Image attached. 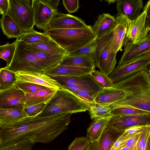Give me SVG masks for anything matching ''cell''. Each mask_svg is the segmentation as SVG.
Segmentation results:
<instances>
[{
    "label": "cell",
    "instance_id": "obj_44",
    "mask_svg": "<svg viewBox=\"0 0 150 150\" xmlns=\"http://www.w3.org/2000/svg\"><path fill=\"white\" fill-rule=\"evenodd\" d=\"M9 8V0H0V10L2 15L8 13Z\"/></svg>",
    "mask_w": 150,
    "mask_h": 150
},
{
    "label": "cell",
    "instance_id": "obj_10",
    "mask_svg": "<svg viewBox=\"0 0 150 150\" xmlns=\"http://www.w3.org/2000/svg\"><path fill=\"white\" fill-rule=\"evenodd\" d=\"M150 125V114L131 116H110L107 125L117 130H125L134 126Z\"/></svg>",
    "mask_w": 150,
    "mask_h": 150
},
{
    "label": "cell",
    "instance_id": "obj_32",
    "mask_svg": "<svg viewBox=\"0 0 150 150\" xmlns=\"http://www.w3.org/2000/svg\"><path fill=\"white\" fill-rule=\"evenodd\" d=\"M34 143L30 139L21 140L0 147V150H31Z\"/></svg>",
    "mask_w": 150,
    "mask_h": 150
},
{
    "label": "cell",
    "instance_id": "obj_38",
    "mask_svg": "<svg viewBox=\"0 0 150 150\" xmlns=\"http://www.w3.org/2000/svg\"><path fill=\"white\" fill-rule=\"evenodd\" d=\"M90 144V143L86 137H77L75 138L70 144L68 150H82Z\"/></svg>",
    "mask_w": 150,
    "mask_h": 150
},
{
    "label": "cell",
    "instance_id": "obj_47",
    "mask_svg": "<svg viewBox=\"0 0 150 150\" xmlns=\"http://www.w3.org/2000/svg\"><path fill=\"white\" fill-rule=\"evenodd\" d=\"M144 150H150V139L148 141Z\"/></svg>",
    "mask_w": 150,
    "mask_h": 150
},
{
    "label": "cell",
    "instance_id": "obj_5",
    "mask_svg": "<svg viewBox=\"0 0 150 150\" xmlns=\"http://www.w3.org/2000/svg\"><path fill=\"white\" fill-rule=\"evenodd\" d=\"M8 14L24 33L33 29L34 4L35 0H9Z\"/></svg>",
    "mask_w": 150,
    "mask_h": 150
},
{
    "label": "cell",
    "instance_id": "obj_11",
    "mask_svg": "<svg viewBox=\"0 0 150 150\" xmlns=\"http://www.w3.org/2000/svg\"><path fill=\"white\" fill-rule=\"evenodd\" d=\"M25 100L24 93L14 85L0 91V108L23 109Z\"/></svg>",
    "mask_w": 150,
    "mask_h": 150
},
{
    "label": "cell",
    "instance_id": "obj_30",
    "mask_svg": "<svg viewBox=\"0 0 150 150\" xmlns=\"http://www.w3.org/2000/svg\"><path fill=\"white\" fill-rule=\"evenodd\" d=\"M150 114V112L140 109L121 106L112 109L110 116L137 115Z\"/></svg>",
    "mask_w": 150,
    "mask_h": 150
},
{
    "label": "cell",
    "instance_id": "obj_12",
    "mask_svg": "<svg viewBox=\"0 0 150 150\" xmlns=\"http://www.w3.org/2000/svg\"><path fill=\"white\" fill-rule=\"evenodd\" d=\"M116 1L118 16L129 21L135 20L139 16L143 6L142 0H117Z\"/></svg>",
    "mask_w": 150,
    "mask_h": 150
},
{
    "label": "cell",
    "instance_id": "obj_20",
    "mask_svg": "<svg viewBox=\"0 0 150 150\" xmlns=\"http://www.w3.org/2000/svg\"><path fill=\"white\" fill-rule=\"evenodd\" d=\"M115 19L116 23L113 30L111 46L113 51L117 54L123 46L128 22L127 20L123 17L118 16Z\"/></svg>",
    "mask_w": 150,
    "mask_h": 150
},
{
    "label": "cell",
    "instance_id": "obj_2",
    "mask_svg": "<svg viewBox=\"0 0 150 150\" xmlns=\"http://www.w3.org/2000/svg\"><path fill=\"white\" fill-rule=\"evenodd\" d=\"M16 47L12 61L6 68L15 72L43 74L59 63L43 59L17 38Z\"/></svg>",
    "mask_w": 150,
    "mask_h": 150
},
{
    "label": "cell",
    "instance_id": "obj_8",
    "mask_svg": "<svg viewBox=\"0 0 150 150\" xmlns=\"http://www.w3.org/2000/svg\"><path fill=\"white\" fill-rule=\"evenodd\" d=\"M89 26L77 16L64 14L57 10L53 13L51 19L47 26L45 30L84 29Z\"/></svg>",
    "mask_w": 150,
    "mask_h": 150
},
{
    "label": "cell",
    "instance_id": "obj_33",
    "mask_svg": "<svg viewBox=\"0 0 150 150\" xmlns=\"http://www.w3.org/2000/svg\"><path fill=\"white\" fill-rule=\"evenodd\" d=\"M14 85L22 90L25 94L49 89L42 86L19 80H17Z\"/></svg>",
    "mask_w": 150,
    "mask_h": 150
},
{
    "label": "cell",
    "instance_id": "obj_52",
    "mask_svg": "<svg viewBox=\"0 0 150 150\" xmlns=\"http://www.w3.org/2000/svg\"></svg>",
    "mask_w": 150,
    "mask_h": 150
},
{
    "label": "cell",
    "instance_id": "obj_16",
    "mask_svg": "<svg viewBox=\"0 0 150 150\" xmlns=\"http://www.w3.org/2000/svg\"><path fill=\"white\" fill-rule=\"evenodd\" d=\"M15 73L17 80L33 83L56 90L63 88L56 80L44 74Z\"/></svg>",
    "mask_w": 150,
    "mask_h": 150
},
{
    "label": "cell",
    "instance_id": "obj_19",
    "mask_svg": "<svg viewBox=\"0 0 150 150\" xmlns=\"http://www.w3.org/2000/svg\"><path fill=\"white\" fill-rule=\"evenodd\" d=\"M95 69L89 68L59 64L43 74L53 76H79L90 74Z\"/></svg>",
    "mask_w": 150,
    "mask_h": 150
},
{
    "label": "cell",
    "instance_id": "obj_23",
    "mask_svg": "<svg viewBox=\"0 0 150 150\" xmlns=\"http://www.w3.org/2000/svg\"><path fill=\"white\" fill-rule=\"evenodd\" d=\"M56 90L49 88L25 93L24 107L42 103L46 104L52 97Z\"/></svg>",
    "mask_w": 150,
    "mask_h": 150
},
{
    "label": "cell",
    "instance_id": "obj_7",
    "mask_svg": "<svg viewBox=\"0 0 150 150\" xmlns=\"http://www.w3.org/2000/svg\"><path fill=\"white\" fill-rule=\"evenodd\" d=\"M150 51L115 67L109 77L114 83L120 82L139 71L149 69Z\"/></svg>",
    "mask_w": 150,
    "mask_h": 150
},
{
    "label": "cell",
    "instance_id": "obj_48",
    "mask_svg": "<svg viewBox=\"0 0 150 150\" xmlns=\"http://www.w3.org/2000/svg\"><path fill=\"white\" fill-rule=\"evenodd\" d=\"M82 150H90V144Z\"/></svg>",
    "mask_w": 150,
    "mask_h": 150
},
{
    "label": "cell",
    "instance_id": "obj_43",
    "mask_svg": "<svg viewBox=\"0 0 150 150\" xmlns=\"http://www.w3.org/2000/svg\"><path fill=\"white\" fill-rule=\"evenodd\" d=\"M146 126L140 125L130 127L126 129L125 132L127 135H135L142 132Z\"/></svg>",
    "mask_w": 150,
    "mask_h": 150
},
{
    "label": "cell",
    "instance_id": "obj_41",
    "mask_svg": "<svg viewBox=\"0 0 150 150\" xmlns=\"http://www.w3.org/2000/svg\"><path fill=\"white\" fill-rule=\"evenodd\" d=\"M141 132L134 135L128 140L124 142L121 144L120 147L121 146H124L127 147L129 150H134L137 145L138 141L141 135Z\"/></svg>",
    "mask_w": 150,
    "mask_h": 150
},
{
    "label": "cell",
    "instance_id": "obj_13",
    "mask_svg": "<svg viewBox=\"0 0 150 150\" xmlns=\"http://www.w3.org/2000/svg\"><path fill=\"white\" fill-rule=\"evenodd\" d=\"M150 51V35L135 43L125 46L124 50L118 65L124 64L146 52Z\"/></svg>",
    "mask_w": 150,
    "mask_h": 150
},
{
    "label": "cell",
    "instance_id": "obj_37",
    "mask_svg": "<svg viewBox=\"0 0 150 150\" xmlns=\"http://www.w3.org/2000/svg\"><path fill=\"white\" fill-rule=\"evenodd\" d=\"M150 139V125H148L145 127L141 132L137 143V150H144Z\"/></svg>",
    "mask_w": 150,
    "mask_h": 150
},
{
    "label": "cell",
    "instance_id": "obj_17",
    "mask_svg": "<svg viewBox=\"0 0 150 150\" xmlns=\"http://www.w3.org/2000/svg\"><path fill=\"white\" fill-rule=\"evenodd\" d=\"M54 11L41 0H35L34 4L35 25L38 28L45 30Z\"/></svg>",
    "mask_w": 150,
    "mask_h": 150
},
{
    "label": "cell",
    "instance_id": "obj_29",
    "mask_svg": "<svg viewBox=\"0 0 150 150\" xmlns=\"http://www.w3.org/2000/svg\"><path fill=\"white\" fill-rule=\"evenodd\" d=\"M109 105H103L95 104L90 106L88 111L91 118L93 120L103 118L110 116L112 111Z\"/></svg>",
    "mask_w": 150,
    "mask_h": 150
},
{
    "label": "cell",
    "instance_id": "obj_36",
    "mask_svg": "<svg viewBox=\"0 0 150 150\" xmlns=\"http://www.w3.org/2000/svg\"><path fill=\"white\" fill-rule=\"evenodd\" d=\"M90 74L94 79L103 88L111 87L114 85V83L108 76L100 71L95 69Z\"/></svg>",
    "mask_w": 150,
    "mask_h": 150
},
{
    "label": "cell",
    "instance_id": "obj_45",
    "mask_svg": "<svg viewBox=\"0 0 150 150\" xmlns=\"http://www.w3.org/2000/svg\"><path fill=\"white\" fill-rule=\"evenodd\" d=\"M41 1L51 8L54 11L57 10V8L60 0H41Z\"/></svg>",
    "mask_w": 150,
    "mask_h": 150
},
{
    "label": "cell",
    "instance_id": "obj_49",
    "mask_svg": "<svg viewBox=\"0 0 150 150\" xmlns=\"http://www.w3.org/2000/svg\"><path fill=\"white\" fill-rule=\"evenodd\" d=\"M106 1H107L109 4H110L114 3L116 1V0H107Z\"/></svg>",
    "mask_w": 150,
    "mask_h": 150
},
{
    "label": "cell",
    "instance_id": "obj_31",
    "mask_svg": "<svg viewBox=\"0 0 150 150\" xmlns=\"http://www.w3.org/2000/svg\"><path fill=\"white\" fill-rule=\"evenodd\" d=\"M16 43L15 40L11 44L8 42L4 45H0V58L6 62V67H9L12 61L16 50Z\"/></svg>",
    "mask_w": 150,
    "mask_h": 150
},
{
    "label": "cell",
    "instance_id": "obj_34",
    "mask_svg": "<svg viewBox=\"0 0 150 150\" xmlns=\"http://www.w3.org/2000/svg\"><path fill=\"white\" fill-rule=\"evenodd\" d=\"M97 40L96 39L92 42L80 49L71 53L69 56L87 55L91 56L93 59L95 64L96 61L95 51L97 46Z\"/></svg>",
    "mask_w": 150,
    "mask_h": 150
},
{
    "label": "cell",
    "instance_id": "obj_18",
    "mask_svg": "<svg viewBox=\"0 0 150 150\" xmlns=\"http://www.w3.org/2000/svg\"><path fill=\"white\" fill-rule=\"evenodd\" d=\"M115 19L108 13L99 15L92 27L96 39H100L108 34L115 28Z\"/></svg>",
    "mask_w": 150,
    "mask_h": 150
},
{
    "label": "cell",
    "instance_id": "obj_14",
    "mask_svg": "<svg viewBox=\"0 0 150 150\" xmlns=\"http://www.w3.org/2000/svg\"><path fill=\"white\" fill-rule=\"evenodd\" d=\"M107 125L100 138L90 143V150H110L115 143L124 132Z\"/></svg>",
    "mask_w": 150,
    "mask_h": 150
},
{
    "label": "cell",
    "instance_id": "obj_1",
    "mask_svg": "<svg viewBox=\"0 0 150 150\" xmlns=\"http://www.w3.org/2000/svg\"><path fill=\"white\" fill-rule=\"evenodd\" d=\"M112 87L132 94L123 99L110 105L112 109L126 106L150 112V73L149 69L139 71L120 82Z\"/></svg>",
    "mask_w": 150,
    "mask_h": 150
},
{
    "label": "cell",
    "instance_id": "obj_50",
    "mask_svg": "<svg viewBox=\"0 0 150 150\" xmlns=\"http://www.w3.org/2000/svg\"><path fill=\"white\" fill-rule=\"evenodd\" d=\"M134 150H137V145L136 146V147H135V148L134 149Z\"/></svg>",
    "mask_w": 150,
    "mask_h": 150
},
{
    "label": "cell",
    "instance_id": "obj_9",
    "mask_svg": "<svg viewBox=\"0 0 150 150\" xmlns=\"http://www.w3.org/2000/svg\"><path fill=\"white\" fill-rule=\"evenodd\" d=\"M146 13L143 10L142 12L135 20H127V26L123 45L135 43L146 38L149 31L146 28Z\"/></svg>",
    "mask_w": 150,
    "mask_h": 150
},
{
    "label": "cell",
    "instance_id": "obj_40",
    "mask_svg": "<svg viewBox=\"0 0 150 150\" xmlns=\"http://www.w3.org/2000/svg\"><path fill=\"white\" fill-rule=\"evenodd\" d=\"M62 3L69 13L77 11L79 7V1L77 0H63Z\"/></svg>",
    "mask_w": 150,
    "mask_h": 150
},
{
    "label": "cell",
    "instance_id": "obj_28",
    "mask_svg": "<svg viewBox=\"0 0 150 150\" xmlns=\"http://www.w3.org/2000/svg\"><path fill=\"white\" fill-rule=\"evenodd\" d=\"M19 39L29 45L44 42L51 40L49 36L44 33L37 32L34 29L29 32L24 33L23 35Z\"/></svg>",
    "mask_w": 150,
    "mask_h": 150
},
{
    "label": "cell",
    "instance_id": "obj_35",
    "mask_svg": "<svg viewBox=\"0 0 150 150\" xmlns=\"http://www.w3.org/2000/svg\"><path fill=\"white\" fill-rule=\"evenodd\" d=\"M85 75L79 76H47L56 80L64 88L80 81L84 78Z\"/></svg>",
    "mask_w": 150,
    "mask_h": 150
},
{
    "label": "cell",
    "instance_id": "obj_42",
    "mask_svg": "<svg viewBox=\"0 0 150 150\" xmlns=\"http://www.w3.org/2000/svg\"><path fill=\"white\" fill-rule=\"evenodd\" d=\"M134 135H127L124 132L116 140L110 150H116L120 147L122 144Z\"/></svg>",
    "mask_w": 150,
    "mask_h": 150
},
{
    "label": "cell",
    "instance_id": "obj_21",
    "mask_svg": "<svg viewBox=\"0 0 150 150\" xmlns=\"http://www.w3.org/2000/svg\"><path fill=\"white\" fill-rule=\"evenodd\" d=\"M0 27L3 34L8 39L19 38L24 33L8 13L2 16Z\"/></svg>",
    "mask_w": 150,
    "mask_h": 150
},
{
    "label": "cell",
    "instance_id": "obj_27",
    "mask_svg": "<svg viewBox=\"0 0 150 150\" xmlns=\"http://www.w3.org/2000/svg\"><path fill=\"white\" fill-rule=\"evenodd\" d=\"M17 81L15 72L6 67L0 69V91L12 87Z\"/></svg>",
    "mask_w": 150,
    "mask_h": 150
},
{
    "label": "cell",
    "instance_id": "obj_3",
    "mask_svg": "<svg viewBox=\"0 0 150 150\" xmlns=\"http://www.w3.org/2000/svg\"><path fill=\"white\" fill-rule=\"evenodd\" d=\"M43 33L68 54L80 49L96 39L92 27L90 25L84 29L45 30Z\"/></svg>",
    "mask_w": 150,
    "mask_h": 150
},
{
    "label": "cell",
    "instance_id": "obj_26",
    "mask_svg": "<svg viewBox=\"0 0 150 150\" xmlns=\"http://www.w3.org/2000/svg\"><path fill=\"white\" fill-rule=\"evenodd\" d=\"M29 45L38 51L51 55H65L68 54L67 52L52 39L49 41Z\"/></svg>",
    "mask_w": 150,
    "mask_h": 150
},
{
    "label": "cell",
    "instance_id": "obj_6",
    "mask_svg": "<svg viewBox=\"0 0 150 150\" xmlns=\"http://www.w3.org/2000/svg\"><path fill=\"white\" fill-rule=\"evenodd\" d=\"M113 30L97 40L95 51L96 67L99 68L100 72L108 76L111 73L117 63L116 53L111 46Z\"/></svg>",
    "mask_w": 150,
    "mask_h": 150
},
{
    "label": "cell",
    "instance_id": "obj_39",
    "mask_svg": "<svg viewBox=\"0 0 150 150\" xmlns=\"http://www.w3.org/2000/svg\"><path fill=\"white\" fill-rule=\"evenodd\" d=\"M45 104L42 103L24 107L23 110L28 117H35L41 112Z\"/></svg>",
    "mask_w": 150,
    "mask_h": 150
},
{
    "label": "cell",
    "instance_id": "obj_22",
    "mask_svg": "<svg viewBox=\"0 0 150 150\" xmlns=\"http://www.w3.org/2000/svg\"><path fill=\"white\" fill-rule=\"evenodd\" d=\"M59 64L93 69H95L96 67L93 59L91 56L87 55H64Z\"/></svg>",
    "mask_w": 150,
    "mask_h": 150
},
{
    "label": "cell",
    "instance_id": "obj_24",
    "mask_svg": "<svg viewBox=\"0 0 150 150\" xmlns=\"http://www.w3.org/2000/svg\"><path fill=\"white\" fill-rule=\"evenodd\" d=\"M109 117L93 120L87 129L86 137L90 143L100 138L107 126Z\"/></svg>",
    "mask_w": 150,
    "mask_h": 150
},
{
    "label": "cell",
    "instance_id": "obj_51",
    "mask_svg": "<svg viewBox=\"0 0 150 150\" xmlns=\"http://www.w3.org/2000/svg\"><path fill=\"white\" fill-rule=\"evenodd\" d=\"M0 14H2V13H1V11L0 10Z\"/></svg>",
    "mask_w": 150,
    "mask_h": 150
},
{
    "label": "cell",
    "instance_id": "obj_25",
    "mask_svg": "<svg viewBox=\"0 0 150 150\" xmlns=\"http://www.w3.org/2000/svg\"><path fill=\"white\" fill-rule=\"evenodd\" d=\"M27 117L23 109L0 108V127L13 124Z\"/></svg>",
    "mask_w": 150,
    "mask_h": 150
},
{
    "label": "cell",
    "instance_id": "obj_46",
    "mask_svg": "<svg viewBox=\"0 0 150 150\" xmlns=\"http://www.w3.org/2000/svg\"><path fill=\"white\" fill-rule=\"evenodd\" d=\"M143 10L146 12V22H150V1L149 0L146 3L144 7Z\"/></svg>",
    "mask_w": 150,
    "mask_h": 150
},
{
    "label": "cell",
    "instance_id": "obj_15",
    "mask_svg": "<svg viewBox=\"0 0 150 150\" xmlns=\"http://www.w3.org/2000/svg\"><path fill=\"white\" fill-rule=\"evenodd\" d=\"M131 94L130 92L112 87L103 88L95 97L94 102L98 105H109L123 99Z\"/></svg>",
    "mask_w": 150,
    "mask_h": 150
},
{
    "label": "cell",
    "instance_id": "obj_4",
    "mask_svg": "<svg viewBox=\"0 0 150 150\" xmlns=\"http://www.w3.org/2000/svg\"><path fill=\"white\" fill-rule=\"evenodd\" d=\"M89 107L74 94L69 90L59 88L46 103L38 116L49 117L64 113L71 114L88 110Z\"/></svg>",
    "mask_w": 150,
    "mask_h": 150
}]
</instances>
